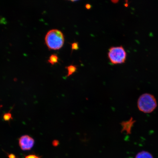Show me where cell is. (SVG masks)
I'll return each instance as SVG.
<instances>
[{"label": "cell", "mask_w": 158, "mask_h": 158, "mask_svg": "<svg viewBox=\"0 0 158 158\" xmlns=\"http://www.w3.org/2000/svg\"><path fill=\"white\" fill-rule=\"evenodd\" d=\"M108 56L112 64H123L125 62L127 53L122 46L112 47L109 49Z\"/></svg>", "instance_id": "3957f363"}, {"label": "cell", "mask_w": 158, "mask_h": 158, "mask_svg": "<svg viewBox=\"0 0 158 158\" xmlns=\"http://www.w3.org/2000/svg\"><path fill=\"white\" fill-rule=\"evenodd\" d=\"M79 48L78 43L75 42L72 44V51L77 50Z\"/></svg>", "instance_id": "9c48e42d"}, {"label": "cell", "mask_w": 158, "mask_h": 158, "mask_svg": "<svg viewBox=\"0 0 158 158\" xmlns=\"http://www.w3.org/2000/svg\"><path fill=\"white\" fill-rule=\"evenodd\" d=\"M59 143V142L58 140H55L52 142V145L53 146H55V147H56V146L58 145Z\"/></svg>", "instance_id": "8fae6325"}, {"label": "cell", "mask_w": 158, "mask_h": 158, "mask_svg": "<svg viewBox=\"0 0 158 158\" xmlns=\"http://www.w3.org/2000/svg\"><path fill=\"white\" fill-rule=\"evenodd\" d=\"M8 157L9 158H16V156L13 154H9Z\"/></svg>", "instance_id": "7c38bea8"}, {"label": "cell", "mask_w": 158, "mask_h": 158, "mask_svg": "<svg viewBox=\"0 0 158 158\" xmlns=\"http://www.w3.org/2000/svg\"><path fill=\"white\" fill-rule=\"evenodd\" d=\"M38 156L34 155H31L27 156L25 158H40Z\"/></svg>", "instance_id": "30bf717a"}, {"label": "cell", "mask_w": 158, "mask_h": 158, "mask_svg": "<svg viewBox=\"0 0 158 158\" xmlns=\"http://www.w3.org/2000/svg\"><path fill=\"white\" fill-rule=\"evenodd\" d=\"M35 144V140L28 135H24L19 138V145L23 151H29L32 148Z\"/></svg>", "instance_id": "277c9868"}, {"label": "cell", "mask_w": 158, "mask_h": 158, "mask_svg": "<svg viewBox=\"0 0 158 158\" xmlns=\"http://www.w3.org/2000/svg\"><path fill=\"white\" fill-rule=\"evenodd\" d=\"M85 7L87 9H90L91 8V6L90 4H87L86 5Z\"/></svg>", "instance_id": "4fadbf2b"}, {"label": "cell", "mask_w": 158, "mask_h": 158, "mask_svg": "<svg viewBox=\"0 0 158 158\" xmlns=\"http://www.w3.org/2000/svg\"><path fill=\"white\" fill-rule=\"evenodd\" d=\"M137 106L140 111L146 114L151 113L157 107V100L153 95L144 94L138 98Z\"/></svg>", "instance_id": "7a4b0ae2"}, {"label": "cell", "mask_w": 158, "mask_h": 158, "mask_svg": "<svg viewBox=\"0 0 158 158\" xmlns=\"http://www.w3.org/2000/svg\"><path fill=\"white\" fill-rule=\"evenodd\" d=\"M66 68L68 70V74L66 76L67 77L73 74L74 73L76 72L77 70V66L73 65H71L70 66H67Z\"/></svg>", "instance_id": "8992f818"}, {"label": "cell", "mask_w": 158, "mask_h": 158, "mask_svg": "<svg viewBox=\"0 0 158 158\" xmlns=\"http://www.w3.org/2000/svg\"><path fill=\"white\" fill-rule=\"evenodd\" d=\"M45 40L49 49L58 50L62 48L64 45V35L62 31L59 30H51L45 35Z\"/></svg>", "instance_id": "6da1fadb"}, {"label": "cell", "mask_w": 158, "mask_h": 158, "mask_svg": "<svg viewBox=\"0 0 158 158\" xmlns=\"http://www.w3.org/2000/svg\"><path fill=\"white\" fill-rule=\"evenodd\" d=\"M112 2L113 3H117L118 1H112Z\"/></svg>", "instance_id": "5bb4252c"}, {"label": "cell", "mask_w": 158, "mask_h": 158, "mask_svg": "<svg viewBox=\"0 0 158 158\" xmlns=\"http://www.w3.org/2000/svg\"><path fill=\"white\" fill-rule=\"evenodd\" d=\"M3 118L5 121H9L10 120L12 119L11 114L9 112L5 114L3 116Z\"/></svg>", "instance_id": "ba28073f"}, {"label": "cell", "mask_w": 158, "mask_h": 158, "mask_svg": "<svg viewBox=\"0 0 158 158\" xmlns=\"http://www.w3.org/2000/svg\"><path fill=\"white\" fill-rule=\"evenodd\" d=\"M135 158H154L151 153L147 151H143L137 154Z\"/></svg>", "instance_id": "5b68a950"}, {"label": "cell", "mask_w": 158, "mask_h": 158, "mask_svg": "<svg viewBox=\"0 0 158 158\" xmlns=\"http://www.w3.org/2000/svg\"><path fill=\"white\" fill-rule=\"evenodd\" d=\"M58 57L56 54H52L49 57L48 62L51 64L54 65L58 62Z\"/></svg>", "instance_id": "52a82bcc"}]
</instances>
